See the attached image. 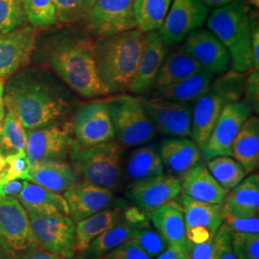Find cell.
<instances>
[{
	"mask_svg": "<svg viewBox=\"0 0 259 259\" xmlns=\"http://www.w3.org/2000/svg\"><path fill=\"white\" fill-rule=\"evenodd\" d=\"M172 0H134L138 29L143 33L158 31L166 18Z\"/></svg>",
	"mask_w": 259,
	"mask_h": 259,
	"instance_id": "34",
	"label": "cell"
},
{
	"mask_svg": "<svg viewBox=\"0 0 259 259\" xmlns=\"http://www.w3.org/2000/svg\"><path fill=\"white\" fill-rule=\"evenodd\" d=\"M204 5H206L208 8L212 7V8H219L226 6L230 3H232L234 0H201Z\"/></svg>",
	"mask_w": 259,
	"mask_h": 259,
	"instance_id": "54",
	"label": "cell"
},
{
	"mask_svg": "<svg viewBox=\"0 0 259 259\" xmlns=\"http://www.w3.org/2000/svg\"><path fill=\"white\" fill-rule=\"evenodd\" d=\"M83 22L87 31L97 37L138 29L134 0H96Z\"/></svg>",
	"mask_w": 259,
	"mask_h": 259,
	"instance_id": "9",
	"label": "cell"
},
{
	"mask_svg": "<svg viewBox=\"0 0 259 259\" xmlns=\"http://www.w3.org/2000/svg\"><path fill=\"white\" fill-rule=\"evenodd\" d=\"M46 60L56 74L83 97L93 98L111 94L99 75L93 39L56 38L47 48Z\"/></svg>",
	"mask_w": 259,
	"mask_h": 259,
	"instance_id": "2",
	"label": "cell"
},
{
	"mask_svg": "<svg viewBox=\"0 0 259 259\" xmlns=\"http://www.w3.org/2000/svg\"><path fill=\"white\" fill-rule=\"evenodd\" d=\"M205 166L217 183L230 191L246 177L243 167L232 157H216L205 161Z\"/></svg>",
	"mask_w": 259,
	"mask_h": 259,
	"instance_id": "36",
	"label": "cell"
},
{
	"mask_svg": "<svg viewBox=\"0 0 259 259\" xmlns=\"http://www.w3.org/2000/svg\"><path fill=\"white\" fill-rule=\"evenodd\" d=\"M214 78L215 75L202 68L181 82L158 91V93L169 100L193 104L206 92Z\"/></svg>",
	"mask_w": 259,
	"mask_h": 259,
	"instance_id": "32",
	"label": "cell"
},
{
	"mask_svg": "<svg viewBox=\"0 0 259 259\" xmlns=\"http://www.w3.org/2000/svg\"><path fill=\"white\" fill-rule=\"evenodd\" d=\"M6 169V161H5V157L0 153V179L3 176L4 172Z\"/></svg>",
	"mask_w": 259,
	"mask_h": 259,
	"instance_id": "56",
	"label": "cell"
},
{
	"mask_svg": "<svg viewBox=\"0 0 259 259\" xmlns=\"http://www.w3.org/2000/svg\"><path fill=\"white\" fill-rule=\"evenodd\" d=\"M72 128L76 140L83 147L115 139L111 113L105 100L82 106L75 114Z\"/></svg>",
	"mask_w": 259,
	"mask_h": 259,
	"instance_id": "16",
	"label": "cell"
},
{
	"mask_svg": "<svg viewBox=\"0 0 259 259\" xmlns=\"http://www.w3.org/2000/svg\"><path fill=\"white\" fill-rule=\"evenodd\" d=\"M246 1L248 2V4L252 5V6L256 7V8L259 6V0H246Z\"/></svg>",
	"mask_w": 259,
	"mask_h": 259,
	"instance_id": "58",
	"label": "cell"
},
{
	"mask_svg": "<svg viewBox=\"0 0 259 259\" xmlns=\"http://www.w3.org/2000/svg\"><path fill=\"white\" fill-rule=\"evenodd\" d=\"M251 105L245 99L229 104L216 121L212 132L202 149L204 162L216 157H231L233 140L242 125L253 115Z\"/></svg>",
	"mask_w": 259,
	"mask_h": 259,
	"instance_id": "10",
	"label": "cell"
},
{
	"mask_svg": "<svg viewBox=\"0 0 259 259\" xmlns=\"http://www.w3.org/2000/svg\"><path fill=\"white\" fill-rule=\"evenodd\" d=\"M124 150L116 139L89 147L77 142L69 158L83 181L116 191L123 175Z\"/></svg>",
	"mask_w": 259,
	"mask_h": 259,
	"instance_id": "6",
	"label": "cell"
},
{
	"mask_svg": "<svg viewBox=\"0 0 259 259\" xmlns=\"http://www.w3.org/2000/svg\"><path fill=\"white\" fill-rule=\"evenodd\" d=\"M180 193V178L164 173L130 183L126 188L130 202L148 215L175 200Z\"/></svg>",
	"mask_w": 259,
	"mask_h": 259,
	"instance_id": "15",
	"label": "cell"
},
{
	"mask_svg": "<svg viewBox=\"0 0 259 259\" xmlns=\"http://www.w3.org/2000/svg\"><path fill=\"white\" fill-rule=\"evenodd\" d=\"M203 67L189 55L183 47L168 51L165 60L159 70L155 88L157 92L179 83Z\"/></svg>",
	"mask_w": 259,
	"mask_h": 259,
	"instance_id": "29",
	"label": "cell"
},
{
	"mask_svg": "<svg viewBox=\"0 0 259 259\" xmlns=\"http://www.w3.org/2000/svg\"><path fill=\"white\" fill-rule=\"evenodd\" d=\"M25 250L26 251L20 256L19 259H65L58 254H54L44 250L36 243Z\"/></svg>",
	"mask_w": 259,
	"mask_h": 259,
	"instance_id": "49",
	"label": "cell"
},
{
	"mask_svg": "<svg viewBox=\"0 0 259 259\" xmlns=\"http://www.w3.org/2000/svg\"><path fill=\"white\" fill-rule=\"evenodd\" d=\"M96 0H53L57 20L65 24L84 21Z\"/></svg>",
	"mask_w": 259,
	"mask_h": 259,
	"instance_id": "38",
	"label": "cell"
},
{
	"mask_svg": "<svg viewBox=\"0 0 259 259\" xmlns=\"http://www.w3.org/2000/svg\"><path fill=\"white\" fill-rule=\"evenodd\" d=\"M146 35L147 33L134 29L118 35L97 37L94 40L97 68L110 93L131 90Z\"/></svg>",
	"mask_w": 259,
	"mask_h": 259,
	"instance_id": "3",
	"label": "cell"
},
{
	"mask_svg": "<svg viewBox=\"0 0 259 259\" xmlns=\"http://www.w3.org/2000/svg\"><path fill=\"white\" fill-rule=\"evenodd\" d=\"M28 21L35 27H47L58 22L53 0H26Z\"/></svg>",
	"mask_w": 259,
	"mask_h": 259,
	"instance_id": "39",
	"label": "cell"
},
{
	"mask_svg": "<svg viewBox=\"0 0 259 259\" xmlns=\"http://www.w3.org/2000/svg\"><path fill=\"white\" fill-rule=\"evenodd\" d=\"M251 56H252V66L254 70L259 68V25L258 19H253L251 28Z\"/></svg>",
	"mask_w": 259,
	"mask_h": 259,
	"instance_id": "51",
	"label": "cell"
},
{
	"mask_svg": "<svg viewBox=\"0 0 259 259\" xmlns=\"http://www.w3.org/2000/svg\"><path fill=\"white\" fill-rule=\"evenodd\" d=\"M18 200L28 214L37 216H69L68 205L64 196L34 183L24 181Z\"/></svg>",
	"mask_w": 259,
	"mask_h": 259,
	"instance_id": "25",
	"label": "cell"
},
{
	"mask_svg": "<svg viewBox=\"0 0 259 259\" xmlns=\"http://www.w3.org/2000/svg\"><path fill=\"white\" fill-rule=\"evenodd\" d=\"M101 259H153L133 240L127 241L124 244L111 250Z\"/></svg>",
	"mask_w": 259,
	"mask_h": 259,
	"instance_id": "45",
	"label": "cell"
},
{
	"mask_svg": "<svg viewBox=\"0 0 259 259\" xmlns=\"http://www.w3.org/2000/svg\"><path fill=\"white\" fill-rule=\"evenodd\" d=\"M0 235L14 250H25L36 242L27 211L15 198H0Z\"/></svg>",
	"mask_w": 259,
	"mask_h": 259,
	"instance_id": "19",
	"label": "cell"
},
{
	"mask_svg": "<svg viewBox=\"0 0 259 259\" xmlns=\"http://www.w3.org/2000/svg\"><path fill=\"white\" fill-rule=\"evenodd\" d=\"M6 169L0 179V184H4L13 180H26L30 162L28 160L26 151L19 152L5 156Z\"/></svg>",
	"mask_w": 259,
	"mask_h": 259,
	"instance_id": "42",
	"label": "cell"
},
{
	"mask_svg": "<svg viewBox=\"0 0 259 259\" xmlns=\"http://www.w3.org/2000/svg\"><path fill=\"white\" fill-rule=\"evenodd\" d=\"M223 213L235 217H252L259 213V176L250 174L231 189L224 200Z\"/></svg>",
	"mask_w": 259,
	"mask_h": 259,
	"instance_id": "26",
	"label": "cell"
},
{
	"mask_svg": "<svg viewBox=\"0 0 259 259\" xmlns=\"http://www.w3.org/2000/svg\"><path fill=\"white\" fill-rule=\"evenodd\" d=\"M213 240L214 238L202 244H194L186 239L185 257L186 259H211Z\"/></svg>",
	"mask_w": 259,
	"mask_h": 259,
	"instance_id": "47",
	"label": "cell"
},
{
	"mask_svg": "<svg viewBox=\"0 0 259 259\" xmlns=\"http://www.w3.org/2000/svg\"><path fill=\"white\" fill-rule=\"evenodd\" d=\"M27 131L11 112L4 116L0 135V153L5 157L26 150Z\"/></svg>",
	"mask_w": 259,
	"mask_h": 259,
	"instance_id": "35",
	"label": "cell"
},
{
	"mask_svg": "<svg viewBox=\"0 0 259 259\" xmlns=\"http://www.w3.org/2000/svg\"><path fill=\"white\" fill-rule=\"evenodd\" d=\"M124 209L120 207L108 208L75 223V252L83 253L100 234L121 222Z\"/></svg>",
	"mask_w": 259,
	"mask_h": 259,
	"instance_id": "28",
	"label": "cell"
},
{
	"mask_svg": "<svg viewBox=\"0 0 259 259\" xmlns=\"http://www.w3.org/2000/svg\"><path fill=\"white\" fill-rule=\"evenodd\" d=\"M212 238L214 235L204 227H194L186 230V239L194 244H202Z\"/></svg>",
	"mask_w": 259,
	"mask_h": 259,
	"instance_id": "48",
	"label": "cell"
},
{
	"mask_svg": "<svg viewBox=\"0 0 259 259\" xmlns=\"http://www.w3.org/2000/svg\"><path fill=\"white\" fill-rule=\"evenodd\" d=\"M162 164L170 174L181 177L202 162V152L193 139L170 138L164 139L158 149Z\"/></svg>",
	"mask_w": 259,
	"mask_h": 259,
	"instance_id": "22",
	"label": "cell"
},
{
	"mask_svg": "<svg viewBox=\"0 0 259 259\" xmlns=\"http://www.w3.org/2000/svg\"><path fill=\"white\" fill-rule=\"evenodd\" d=\"M71 124H52L27 132L26 155L30 164L46 160H65L77 144Z\"/></svg>",
	"mask_w": 259,
	"mask_h": 259,
	"instance_id": "8",
	"label": "cell"
},
{
	"mask_svg": "<svg viewBox=\"0 0 259 259\" xmlns=\"http://www.w3.org/2000/svg\"><path fill=\"white\" fill-rule=\"evenodd\" d=\"M247 73L228 70L214 78L206 92L194 103L191 139L204 148L223 110L231 103L241 100Z\"/></svg>",
	"mask_w": 259,
	"mask_h": 259,
	"instance_id": "5",
	"label": "cell"
},
{
	"mask_svg": "<svg viewBox=\"0 0 259 259\" xmlns=\"http://www.w3.org/2000/svg\"><path fill=\"white\" fill-rule=\"evenodd\" d=\"M168 205L182 212L185 220V230L194 227H204L215 235L222 225V204L195 201L180 193Z\"/></svg>",
	"mask_w": 259,
	"mask_h": 259,
	"instance_id": "24",
	"label": "cell"
},
{
	"mask_svg": "<svg viewBox=\"0 0 259 259\" xmlns=\"http://www.w3.org/2000/svg\"><path fill=\"white\" fill-rule=\"evenodd\" d=\"M180 178L181 194L204 203L223 204L229 192L213 178L205 163L200 162Z\"/></svg>",
	"mask_w": 259,
	"mask_h": 259,
	"instance_id": "21",
	"label": "cell"
},
{
	"mask_svg": "<svg viewBox=\"0 0 259 259\" xmlns=\"http://www.w3.org/2000/svg\"><path fill=\"white\" fill-rule=\"evenodd\" d=\"M24 182L13 180L4 184H0V198H15L18 199L22 190Z\"/></svg>",
	"mask_w": 259,
	"mask_h": 259,
	"instance_id": "50",
	"label": "cell"
},
{
	"mask_svg": "<svg viewBox=\"0 0 259 259\" xmlns=\"http://www.w3.org/2000/svg\"><path fill=\"white\" fill-rule=\"evenodd\" d=\"M168 47L157 31L147 33L136 79L130 90L132 93H146L155 88L159 70L168 53Z\"/></svg>",
	"mask_w": 259,
	"mask_h": 259,
	"instance_id": "20",
	"label": "cell"
},
{
	"mask_svg": "<svg viewBox=\"0 0 259 259\" xmlns=\"http://www.w3.org/2000/svg\"><path fill=\"white\" fill-rule=\"evenodd\" d=\"M105 102L111 113L115 139L122 146H141L156 137V126L145 110L141 97L119 94Z\"/></svg>",
	"mask_w": 259,
	"mask_h": 259,
	"instance_id": "7",
	"label": "cell"
},
{
	"mask_svg": "<svg viewBox=\"0 0 259 259\" xmlns=\"http://www.w3.org/2000/svg\"><path fill=\"white\" fill-rule=\"evenodd\" d=\"M27 21L26 0H0V34L23 27Z\"/></svg>",
	"mask_w": 259,
	"mask_h": 259,
	"instance_id": "37",
	"label": "cell"
},
{
	"mask_svg": "<svg viewBox=\"0 0 259 259\" xmlns=\"http://www.w3.org/2000/svg\"><path fill=\"white\" fill-rule=\"evenodd\" d=\"M231 243L236 259H259L258 233L231 232Z\"/></svg>",
	"mask_w": 259,
	"mask_h": 259,
	"instance_id": "41",
	"label": "cell"
},
{
	"mask_svg": "<svg viewBox=\"0 0 259 259\" xmlns=\"http://www.w3.org/2000/svg\"><path fill=\"white\" fill-rule=\"evenodd\" d=\"M254 18L246 0H234L215 8L205 21L208 30L228 49L232 70L241 73L253 70L250 41Z\"/></svg>",
	"mask_w": 259,
	"mask_h": 259,
	"instance_id": "4",
	"label": "cell"
},
{
	"mask_svg": "<svg viewBox=\"0 0 259 259\" xmlns=\"http://www.w3.org/2000/svg\"><path fill=\"white\" fill-rule=\"evenodd\" d=\"M246 76L244 94L247 102L251 105L254 112L258 111L259 106V73L258 70H250Z\"/></svg>",
	"mask_w": 259,
	"mask_h": 259,
	"instance_id": "46",
	"label": "cell"
},
{
	"mask_svg": "<svg viewBox=\"0 0 259 259\" xmlns=\"http://www.w3.org/2000/svg\"><path fill=\"white\" fill-rule=\"evenodd\" d=\"M15 250H13L8 243L0 235V259H15Z\"/></svg>",
	"mask_w": 259,
	"mask_h": 259,
	"instance_id": "53",
	"label": "cell"
},
{
	"mask_svg": "<svg viewBox=\"0 0 259 259\" xmlns=\"http://www.w3.org/2000/svg\"><path fill=\"white\" fill-rule=\"evenodd\" d=\"M209 8L201 0H172L165 20L157 31L167 47H176L204 25Z\"/></svg>",
	"mask_w": 259,
	"mask_h": 259,
	"instance_id": "13",
	"label": "cell"
},
{
	"mask_svg": "<svg viewBox=\"0 0 259 259\" xmlns=\"http://www.w3.org/2000/svg\"><path fill=\"white\" fill-rule=\"evenodd\" d=\"M26 180L60 194L79 182L81 177L65 160H46L30 164Z\"/></svg>",
	"mask_w": 259,
	"mask_h": 259,
	"instance_id": "23",
	"label": "cell"
},
{
	"mask_svg": "<svg viewBox=\"0 0 259 259\" xmlns=\"http://www.w3.org/2000/svg\"><path fill=\"white\" fill-rule=\"evenodd\" d=\"M4 79L0 77V108L4 107Z\"/></svg>",
	"mask_w": 259,
	"mask_h": 259,
	"instance_id": "55",
	"label": "cell"
},
{
	"mask_svg": "<svg viewBox=\"0 0 259 259\" xmlns=\"http://www.w3.org/2000/svg\"><path fill=\"white\" fill-rule=\"evenodd\" d=\"M35 26H25L0 34V77L4 80L15 74L30 60L37 42Z\"/></svg>",
	"mask_w": 259,
	"mask_h": 259,
	"instance_id": "18",
	"label": "cell"
},
{
	"mask_svg": "<svg viewBox=\"0 0 259 259\" xmlns=\"http://www.w3.org/2000/svg\"><path fill=\"white\" fill-rule=\"evenodd\" d=\"M232 158H234L246 174L253 173L259 163V119L251 115L242 125L240 131L233 140Z\"/></svg>",
	"mask_w": 259,
	"mask_h": 259,
	"instance_id": "27",
	"label": "cell"
},
{
	"mask_svg": "<svg viewBox=\"0 0 259 259\" xmlns=\"http://www.w3.org/2000/svg\"><path fill=\"white\" fill-rule=\"evenodd\" d=\"M150 118L161 134L172 138H190L193 106L162 96L141 97Z\"/></svg>",
	"mask_w": 259,
	"mask_h": 259,
	"instance_id": "14",
	"label": "cell"
},
{
	"mask_svg": "<svg viewBox=\"0 0 259 259\" xmlns=\"http://www.w3.org/2000/svg\"><path fill=\"white\" fill-rule=\"evenodd\" d=\"M64 198L68 205L69 217L74 223L108 208L129 206L126 201L116 198L114 191L83 180L67 188Z\"/></svg>",
	"mask_w": 259,
	"mask_h": 259,
	"instance_id": "12",
	"label": "cell"
},
{
	"mask_svg": "<svg viewBox=\"0 0 259 259\" xmlns=\"http://www.w3.org/2000/svg\"><path fill=\"white\" fill-rule=\"evenodd\" d=\"M125 171L130 183H134L163 174L164 166L155 146L141 145L131 152Z\"/></svg>",
	"mask_w": 259,
	"mask_h": 259,
	"instance_id": "31",
	"label": "cell"
},
{
	"mask_svg": "<svg viewBox=\"0 0 259 259\" xmlns=\"http://www.w3.org/2000/svg\"><path fill=\"white\" fill-rule=\"evenodd\" d=\"M136 230L137 229L122 220L94 239L87 250L83 251L82 259L102 258L111 250L131 240Z\"/></svg>",
	"mask_w": 259,
	"mask_h": 259,
	"instance_id": "33",
	"label": "cell"
},
{
	"mask_svg": "<svg viewBox=\"0 0 259 259\" xmlns=\"http://www.w3.org/2000/svg\"><path fill=\"white\" fill-rule=\"evenodd\" d=\"M157 259H186V257L185 252L172 246H168L166 250L157 256Z\"/></svg>",
	"mask_w": 259,
	"mask_h": 259,
	"instance_id": "52",
	"label": "cell"
},
{
	"mask_svg": "<svg viewBox=\"0 0 259 259\" xmlns=\"http://www.w3.org/2000/svg\"><path fill=\"white\" fill-rule=\"evenodd\" d=\"M182 47L204 69L215 76L230 70L228 49L208 29L195 30L185 37Z\"/></svg>",
	"mask_w": 259,
	"mask_h": 259,
	"instance_id": "17",
	"label": "cell"
},
{
	"mask_svg": "<svg viewBox=\"0 0 259 259\" xmlns=\"http://www.w3.org/2000/svg\"><path fill=\"white\" fill-rule=\"evenodd\" d=\"M4 106L31 131L57 123L65 115L68 103L52 84L25 73L10 81L4 91Z\"/></svg>",
	"mask_w": 259,
	"mask_h": 259,
	"instance_id": "1",
	"label": "cell"
},
{
	"mask_svg": "<svg viewBox=\"0 0 259 259\" xmlns=\"http://www.w3.org/2000/svg\"><path fill=\"white\" fill-rule=\"evenodd\" d=\"M28 215L36 244L64 258L74 257L75 223L69 216Z\"/></svg>",
	"mask_w": 259,
	"mask_h": 259,
	"instance_id": "11",
	"label": "cell"
},
{
	"mask_svg": "<svg viewBox=\"0 0 259 259\" xmlns=\"http://www.w3.org/2000/svg\"><path fill=\"white\" fill-rule=\"evenodd\" d=\"M70 259H72V258H70ZM79 259H82V258H79Z\"/></svg>",
	"mask_w": 259,
	"mask_h": 259,
	"instance_id": "59",
	"label": "cell"
},
{
	"mask_svg": "<svg viewBox=\"0 0 259 259\" xmlns=\"http://www.w3.org/2000/svg\"><path fill=\"white\" fill-rule=\"evenodd\" d=\"M4 116H5V106L0 108V135H1V131H2V125H3Z\"/></svg>",
	"mask_w": 259,
	"mask_h": 259,
	"instance_id": "57",
	"label": "cell"
},
{
	"mask_svg": "<svg viewBox=\"0 0 259 259\" xmlns=\"http://www.w3.org/2000/svg\"><path fill=\"white\" fill-rule=\"evenodd\" d=\"M211 259H236L231 243V231L225 223L214 235Z\"/></svg>",
	"mask_w": 259,
	"mask_h": 259,
	"instance_id": "43",
	"label": "cell"
},
{
	"mask_svg": "<svg viewBox=\"0 0 259 259\" xmlns=\"http://www.w3.org/2000/svg\"><path fill=\"white\" fill-rule=\"evenodd\" d=\"M131 240L134 241L140 249L153 258L157 257L168 248L165 239L150 227L137 229Z\"/></svg>",
	"mask_w": 259,
	"mask_h": 259,
	"instance_id": "40",
	"label": "cell"
},
{
	"mask_svg": "<svg viewBox=\"0 0 259 259\" xmlns=\"http://www.w3.org/2000/svg\"><path fill=\"white\" fill-rule=\"evenodd\" d=\"M223 223H225L231 232L258 233L259 218L252 217H235L223 213Z\"/></svg>",
	"mask_w": 259,
	"mask_h": 259,
	"instance_id": "44",
	"label": "cell"
},
{
	"mask_svg": "<svg viewBox=\"0 0 259 259\" xmlns=\"http://www.w3.org/2000/svg\"><path fill=\"white\" fill-rule=\"evenodd\" d=\"M149 218L156 231L165 239L168 246L185 253L186 230L182 212L165 204L151 213Z\"/></svg>",
	"mask_w": 259,
	"mask_h": 259,
	"instance_id": "30",
	"label": "cell"
}]
</instances>
